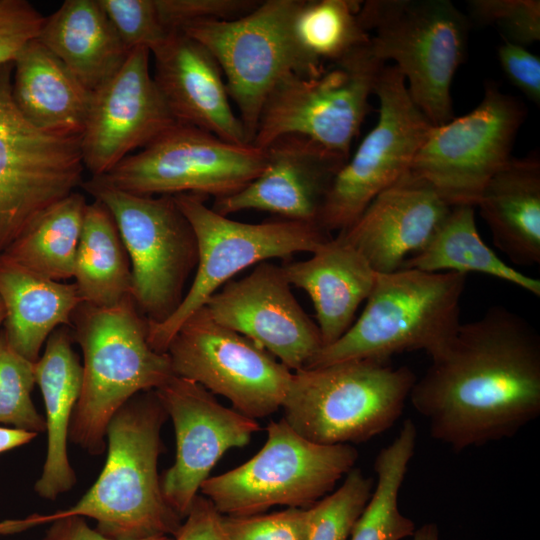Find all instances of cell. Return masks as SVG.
<instances>
[{"label":"cell","instance_id":"obj_43","mask_svg":"<svg viewBox=\"0 0 540 540\" xmlns=\"http://www.w3.org/2000/svg\"><path fill=\"white\" fill-rule=\"evenodd\" d=\"M51 523L44 540H117L101 534L96 529H91L80 516L63 517ZM134 540H174V538L160 535Z\"/></svg>","mask_w":540,"mask_h":540},{"label":"cell","instance_id":"obj_42","mask_svg":"<svg viewBox=\"0 0 540 540\" xmlns=\"http://www.w3.org/2000/svg\"><path fill=\"white\" fill-rule=\"evenodd\" d=\"M174 540H230L222 515L203 495H197Z\"/></svg>","mask_w":540,"mask_h":540},{"label":"cell","instance_id":"obj_36","mask_svg":"<svg viewBox=\"0 0 540 540\" xmlns=\"http://www.w3.org/2000/svg\"><path fill=\"white\" fill-rule=\"evenodd\" d=\"M470 23L494 25L502 38L528 47L540 39L539 0H470Z\"/></svg>","mask_w":540,"mask_h":540},{"label":"cell","instance_id":"obj_28","mask_svg":"<svg viewBox=\"0 0 540 540\" xmlns=\"http://www.w3.org/2000/svg\"><path fill=\"white\" fill-rule=\"evenodd\" d=\"M39 41L91 92L124 64V46L98 0H66L45 18Z\"/></svg>","mask_w":540,"mask_h":540},{"label":"cell","instance_id":"obj_23","mask_svg":"<svg viewBox=\"0 0 540 540\" xmlns=\"http://www.w3.org/2000/svg\"><path fill=\"white\" fill-rule=\"evenodd\" d=\"M282 268L290 285L311 298L323 346L335 342L350 328L376 279L367 260L338 235L309 259L289 262Z\"/></svg>","mask_w":540,"mask_h":540},{"label":"cell","instance_id":"obj_4","mask_svg":"<svg viewBox=\"0 0 540 540\" xmlns=\"http://www.w3.org/2000/svg\"><path fill=\"white\" fill-rule=\"evenodd\" d=\"M467 274L400 268L376 273L360 317L335 342L323 346L305 368L442 350L460 326V300Z\"/></svg>","mask_w":540,"mask_h":540},{"label":"cell","instance_id":"obj_32","mask_svg":"<svg viewBox=\"0 0 540 540\" xmlns=\"http://www.w3.org/2000/svg\"><path fill=\"white\" fill-rule=\"evenodd\" d=\"M416 443L417 428L406 419L394 440L379 451L374 462L375 487L350 540H402L413 535L415 524L400 511L398 501Z\"/></svg>","mask_w":540,"mask_h":540},{"label":"cell","instance_id":"obj_6","mask_svg":"<svg viewBox=\"0 0 540 540\" xmlns=\"http://www.w3.org/2000/svg\"><path fill=\"white\" fill-rule=\"evenodd\" d=\"M360 22L374 56L402 74L433 125L453 118L451 85L463 63L471 23L449 0L362 1Z\"/></svg>","mask_w":540,"mask_h":540},{"label":"cell","instance_id":"obj_41","mask_svg":"<svg viewBox=\"0 0 540 540\" xmlns=\"http://www.w3.org/2000/svg\"><path fill=\"white\" fill-rule=\"evenodd\" d=\"M500 66L509 81L530 101L540 103V58L527 47L503 38L497 49Z\"/></svg>","mask_w":540,"mask_h":540},{"label":"cell","instance_id":"obj_16","mask_svg":"<svg viewBox=\"0 0 540 540\" xmlns=\"http://www.w3.org/2000/svg\"><path fill=\"white\" fill-rule=\"evenodd\" d=\"M166 353L175 376L224 396L256 420L282 407L292 376L263 347L213 320L205 307L181 325Z\"/></svg>","mask_w":540,"mask_h":540},{"label":"cell","instance_id":"obj_10","mask_svg":"<svg viewBox=\"0 0 540 540\" xmlns=\"http://www.w3.org/2000/svg\"><path fill=\"white\" fill-rule=\"evenodd\" d=\"M300 2L266 0L239 18L194 22L179 31L217 61L250 144L276 83L291 73L313 77L326 68L315 66L297 42L294 20Z\"/></svg>","mask_w":540,"mask_h":540},{"label":"cell","instance_id":"obj_44","mask_svg":"<svg viewBox=\"0 0 540 540\" xmlns=\"http://www.w3.org/2000/svg\"><path fill=\"white\" fill-rule=\"evenodd\" d=\"M37 433L16 428L0 427V453L32 441Z\"/></svg>","mask_w":540,"mask_h":540},{"label":"cell","instance_id":"obj_17","mask_svg":"<svg viewBox=\"0 0 540 540\" xmlns=\"http://www.w3.org/2000/svg\"><path fill=\"white\" fill-rule=\"evenodd\" d=\"M176 437L174 464L160 478L163 498L184 519L210 471L231 448L249 443L256 419L221 405L200 384L173 376L154 390Z\"/></svg>","mask_w":540,"mask_h":540},{"label":"cell","instance_id":"obj_7","mask_svg":"<svg viewBox=\"0 0 540 540\" xmlns=\"http://www.w3.org/2000/svg\"><path fill=\"white\" fill-rule=\"evenodd\" d=\"M111 212L127 251L131 296L147 324L167 320L180 305L198 262L193 228L174 195H138L100 177L82 183Z\"/></svg>","mask_w":540,"mask_h":540},{"label":"cell","instance_id":"obj_46","mask_svg":"<svg viewBox=\"0 0 540 540\" xmlns=\"http://www.w3.org/2000/svg\"><path fill=\"white\" fill-rule=\"evenodd\" d=\"M5 317H6V311H5L3 302L0 298V325L4 324Z\"/></svg>","mask_w":540,"mask_h":540},{"label":"cell","instance_id":"obj_30","mask_svg":"<svg viewBox=\"0 0 540 540\" xmlns=\"http://www.w3.org/2000/svg\"><path fill=\"white\" fill-rule=\"evenodd\" d=\"M404 269L427 272L484 273L540 296V280L527 276L500 259L480 237L475 207L453 206L429 243L407 258Z\"/></svg>","mask_w":540,"mask_h":540},{"label":"cell","instance_id":"obj_5","mask_svg":"<svg viewBox=\"0 0 540 540\" xmlns=\"http://www.w3.org/2000/svg\"><path fill=\"white\" fill-rule=\"evenodd\" d=\"M415 373L388 361L358 359L292 372L283 420L322 445L367 441L400 418Z\"/></svg>","mask_w":540,"mask_h":540},{"label":"cell","instance_id":"obj_24","mask_svg":"<svg viewBox=\"0 0 540 540\" xmlns=\"http://www.w3.org/2000/svg\"><path fill=\"white\" fill-rule=\"evenodd\" d=\"M13 100L23 116L51 134L81 138L92 92L38 38L13 61Z\"/></svg>","mask_w":540,"mask_h":540},{"label":"cell","instance_id":"obj_25","mask_svg":"<svg viewBox=\"0 0 540 540\" xmlns=\"http://www.w3.org/2000/svg\"><path fill=\"white\" fill-rule=\"evenodd\" d=\"M35 382L46 410L47 454L36 493L55 499L70 490L76 475L67 452L69 428L82 386V366L66 327L57 328L47 339L44 353L34 363Z\"/></svg>","mask_w":540,"mask_h":540},{"label":"cell","instance_id":"obj_12","mask_svg":"<svg viewBox=\"0 0 540 540\" xmlns=\"http://www.w3.org/2000/svg\"><path fill=\"white\" fill-rule=\"evenodd\" d=\"M13 62L0 66V255L83 183L80 138L43 131L12 96Z\"/></svg>","mask_w":540,"mask_h":540},{"label":"cell","instance_id":"obj_40","mask_svg":"<svg viewBox=\"0 0 540 540\" xmlns=\"http://www.w3.org/2000/svg\"><path fill=\"white\" fill-rule=\"evenodd\" d=\"M45 18L27 1L0 0V66L38 38Z\"/></svg>","mask_w":540,"mask_h":540},{"label":"cell","instance_id":"obj_33","mask_svg":"<svg viewBox=\"0 0 540 540\" xmlns=\"http://www.w3.org/2000/svg\"><path fill=\"white\" fill-rule=\"evenodd\" d=\"M358 0H301L294 29L297 42L318 68L336 63L370 44Z\"/></svg>","mask_w":540,"mask_h":540},{"label":"cell","instance_id":"obj_34","mask_svg":"<svg viewBox=\"0 0 540 540\" xmlns=\"http://www.w3.org/2000/svg\"><path fill=\"white\" fill-rule=\"evenodd\" d=\"M34 384V362L16 352L1 331L0 424L37 434L46 430L45 419L37 412L31 399Z\"/></svg>","mask_w":540,"mask_h":540},{"label":"cell","instance_id":"obj_9","mask_svg":"<svg viewBox=\"0 0 540 540\" xmlns=\"http://www.w3.org/2000/svg\"><path fill=\"white\" fill-rule=\"evenodd\" d=\"M266 431L264 446L250 460L202 483L201 493L221 515H255L274 506L309 508L358 459L351 444L311 442L283 419L271 420Z\"/></svg>","mask_w":540,"mask_h":540},{"label":"cell","instance_id":"obj_29","mask_svg":"<svg viewBox=\"0 0 540 540\" xmlns=\"http://www.w3.org/2000/svg\"><path fill=\"white\" fill-rule=\"evenodd\" d=\"M82 302L112 306L131 294L132 274L116 222L100 201L87 203L74 275Z\"/></svg>","mask_w":540,"mask_h":540},{"label":"cell","instance_id":"obj_35","mask_svg":"<svg viewBox=\"0 0 540 540\" xmlns=\"http://www.w3.org/2000/svg\"><path fill=\"white\" fill-rule=\"evenodd\" d=\"M373 488V478L352 468L336 491L314 504L315 517L309 540H348Z\"/></svg>","mask_w":540,"mask_h":540},{"label":"cell","instance_id":"obj_26","mask_svg":"<svg viewBox=\"0 0 540 540\" xmlns=\"http://www.w3.org/2000/svg\"><path fill=\"white\" fill-rule=\"evenodd\" d=\"M475 207L494 245L521 266L540 263V159L512 157L484 187Z\"/></svg>","mask_w":540,"mask_h":540},{"label":"cell","instance_id":"obj_19","mask_svg":"<svg viewBox=\"0 0 540 540\" xmlns=\"http://www.w3.org/2000/svg\"><path fill=\"white\" fill-rule=\"evenodd\" d=\"M217 323L251 339L289 370L305 368L323 347L317 324L292 293L282 266L264 261L206 302Z\"/></svg>","mask_w":540,"mask_h":540},{"label":"cell","instance_id":"obj_38","mask_svg":"<svg viewBox=\"0 0 540 540\" xmlns=\"http://www.w3.org/2000/svg\"><path fill=\"white\" fill-rule=\"evenodd\" d=\"M314 517L313 505L268 514L222 515V524L230 540H309Z\"/></svg>","mask_w":540,"mask_h":540},{"label":"cell","instance_id":"obj_15","mask_svg":"<svg viewBox=\"0 0 540 540\" xmlns=\"http://www.w3.org/2000/svg\"><path fill=\"white\" fill-rule=\"evenodd\" d=\"M525 106L492 82L469 113L433 125L409 172L452 206L476 205L488 181L512 158Z\"/></svg>","mask_w":540,"mask_h":540},{"label":"cell","instance_id":"obj_37","mask_svg":"<svg viewBox=\"0 0 540 540\" xmlns=\"http://www.w3.org/2000/svg\"><path fill=\"white\" fill-rule=\"evenodd\" d=\"M98 1L128 51L146 48L152 53L172 34L163 26L155 0Z\"/></svg>","mask_w":540,"mask_h":540},{"label":"cell","instance_id":"obj_11","mask_svg":"<svg viewBox=\"0 0 540 540\" xmlns=\"http://www.w3.org/2000/svg\"><path fill=\"white\" fill-rule=\"evenodd\" d=\"M384 65L369 44L317 76H284L264 102L251 145L265 149L282 136L300 135L348 159Z\"/></svg>","mask_w":540,"mask_h":540},{"label":"cell","instance_id":"obj_14","mask_svg":"<svg viewBox=\"0 0 540 540\" xmlns=\"http://www.w3.org/2000/svg\"><path fill=\"white\" fill-rule=\"evenodd\" d=\"M266 150L227 142L178 123L106 175L110 185L138 195H231L264 169Z\"/></svg>","mask_w":540,"mask_h":540},{"label":"cell","instance_id":"obj_13","mask_svg":"<svg viewBox=\"0 0 540 540\" xmlns=\"http://www.w3.org/2000/svg\"><path fill=\"white\" fill-rule=\"evenodd\" d=\"M374 94L378 120L334 176L319 213L317 223L328 234L349 227L377 195L409 171L433 126L393 65L382 67Z\"/></svg>","mask_w":540,"mask_h":540},{"label":"cell","instance_id":"obj_39","mask_svg":"<svg viewBox=\"0 0 540 540\" xmlns=\"http://www.w3.org/2000/svg\"><path fill=\"white\" fill-rule=\"evenodd\" d=\"M260 1L253 0H155L159 18L170 32L205 20H233L246 15Z\"/></svg>","mask_w":540,"mask_h":540},{"label":"cell","instance_id":"obj_1","mask_svg":"<svg viewBox=\"0 0 540 540\" xmlns=\"http://www.w3.org/2000/svg\"><path fill=\"white\" fill-rule=\"evenodd\" d=\"M430 358L409 400L453 451L513 437L540 415V336L506 307L460 324Z\"/></svg>","mask_w":540,"mask_h":540},{"label":"cell","instance_id":"obj_31","mask_svg":"<svg viewBox=\"0 0 540 540\" xmlns=\"http://www.w3.org/2000/svg\"><path fill=\"white\" fill-rule=\"evenodd\" d=\"M86 206L85 197L72 192L40 215L2 254L49 279L72 278Z\"/></svg>","mask_w":540,"mask_h":540},{"label":"cell","instance_id":"obj_22","mask_svg":"<svg viewBox=\"0 0 540 540\" xmlns=\"http://www.w3.org/2000/svg\"><path fill=\"white\" fill-rule=\"evenodd\" d=\"M151 54L154 80L179 123L230 143L251 145L231 107L222 71L203 45L182 32H174Z\"/></svg>","mask_w":540,"mask_h":540},{"label":"cell","instance_id":"obj_3","mask_svg":"<svg viewBox=\"0 0 540 540\" xmlns=\"http://www.w3.org/2000/svg\"><path fill=\"white\" fill-rule=\"evenodd\" d=\"M71 326L83 366L69 439L99 455L105 450L106 429L114 414L139 392L160 388L174 373L168 354L148 343L147 321L131 294L106 307L82 302Z\"/></svg>","mask_w":540,"mask_h":540},{"label":"cell","instance_id":"obj_20","mask_svg":"<svg viewBox=\"0 0 540 540\" xmlns=\"http://www.w3.org/2000/svg\"><path fill=\"white\" fill-rule=\"evenodd\" d=\"M265 150L262 172L239 191L216 198L211 208L224 216L254 209L317 223L331 182L348 159L300 135L282 136Z\"/></svg>","mask_w":540,"mask_h":540},{"label":"cell","instance_id":"obj_45","mask_svg":"<svg viewBox=\"0 0 540 540\" xmlns=\"http://www.w3.org/2000/svg\"><path fill=\"white\" fill-rule=\"evenodd\" d=\"M412 540H440L438 526L435 523H426L416 528Z\"/></svg>","mask_w":540,"mask_h":540},{"label":"cell","instance_id":"obj_2","mask_svg":"<svg viewBox=\"0 0 540 540\" xmlns=\"http://www.w3.org/2000/svg\"><path fill=\"white\" fill-rule=\"evenodd\" d=\"M167 416L154 390L132 397L107 426V458L92 487L66 510L22 520L24 529L80 516L94 519L98 532L117 540L175 536L183 519L165 502L157 469Z\"/></svg>","mask_w":540,"mask_h":540},{"label":"cell","instance_id":"obj_8","mask_svg":"<svg viewBox=\"0 0 540 540\" xmlns=\"http://www.w3.org/2000/svg\"><path fill=\"white\" fill-rule=\"evenodd\" d=\"M174 197L195 233L198 262L176 311L160 324H147L148 343L159 353H166L181 325L237 273L272 258L313 253L331 238L315 222L282 219L244 223L208 207L204 196L186 193Z\"/></svg>","mask_w":540,"mask_h":540},{"label":"cell","instance_id":"obj_27","mask_svg":"<svg viewBox=\"0 0 540 540\" xmlns=\"http://www.w3.org/2000/svg\"><path fill=\"white\" fill-rule=\"evenodd\" d=\"M0 298L9 344L34 363L49 336L60 326H71L82 303L75 283L44 277L4 254L0 255Z\"/></svg>","mask_w":540,"mask_h":540},{"label":"cell","instance_id":"obj_21","mask_svg":"<svg viewBox=\"0 0 540 540\" xmlns=\"http://www.w3.org/2000/svg\"><path fill=\"white\" fill-rule=\"evenodd\" d=\"M452 207L432 185L408 171L337 235L376 273H391L429 243Z\"/></svg>","mask_w":540,"mask_h":540},{"label":"cell","instance_id":"obj_18","mask_svg":"<svg viewBox=\"0 0 540 540\" xmlns=\"http://www.w3.org/2000/svg\"><path fill=\"white\" fill-rule=\"evenodd\" d=\"M151 52L130 51L124 64L92 92L80 138L84 168L106 175L137 148L178 124L150 73Z\"/></svg>","mask_w":540,"mask_h":540}]
</instances>
